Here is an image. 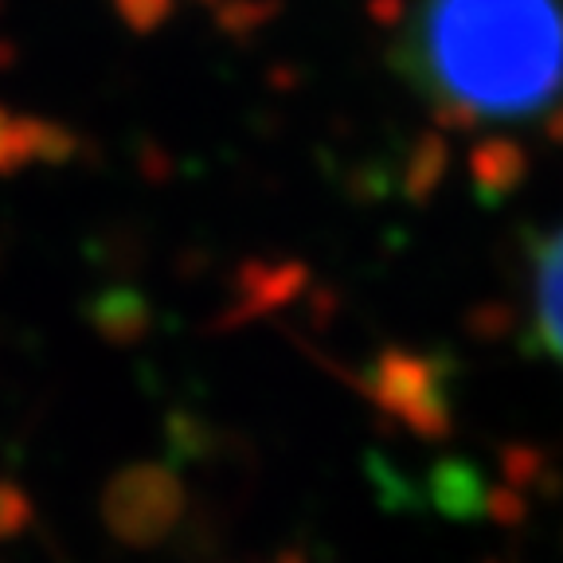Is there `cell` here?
I'll list each match as a JSON object with an SVG mask.
<instances>
[{
    "label": "cell",
    "instance_id": "5b68a950",
    "mask_svg": "<svg viewBox=\"0 0 563 563\" xmlns=\"http://www.w3.org/2000/svg\"><path fill=\"white\" fill-rule=\"evenodd\" d=\"M114 12L133 35H153L173 16V0H114Z\"/></svg>",
    "mask_w": 563,
    "mask_h": 563
},
{
    "label": "cell",
    "instance_id": "ba28073f",
    "mask_svg": "<svg viewBox=\"0 0 563 563\" xmlns=\"http://www.w3.org/2000/svg\"><path fill=\"white\" fill-rule=\"evenodd\" d=\"M12 110H4V106H0V145H4V137H9V125H12Z\"/></svg>",
    "mask_w": 563,
    "mask_h": 563
},
{
    "label": "cell",
    "instance_id": "6da1fadb",
    "mask_svg": "<svg viewBox=\"0 0 563 563\" xmlns=\"http://www.w3.org/2000/svg\"><path fill=\"white\" fill-rule=\"evenodd\" d=\"M396 59L450 130H563V0H404Z\"/></svg>",
    "mask_w": 563,
    "mask_h": 563
},
{
    "label": "cell",
    "instance_id": "277c9868",
    "mask_svg": "<svg viewBox=\"0 0 563 563\" xmlns=\"http://www.w3.org/2000/svg\"><path fill=\"white\" fill-rule=\"evenodd\" d=\"M35 130H40V118H12L9 137L0 145V176H16L35 165Z\"/></svg>",
    "mask_w": 563,
    "mask_h": 563
},
{
    "label": "cell",
    "instance_id": "9c48e42d",
    "mask_svg": "<svg viewBox=\"0 0 563 563\" xmlns=\"http://www.w3.org/2000/svg\"><path fill=\"white\" fill-rule=\"evenodd\" d=\"M200 4H208V0H200Z\"/></svg>",
    "mask_w": 563,
    "mask_h": 563
},
{
    "label": "cell",
    "instance_id": "52a82bcc",
    "mask_svg": "<svg viewBox=\"0 0 563 563\" xmlns=\"http://www.w3.org/2000/svg\"><path fill=\"white\" fill-rule=\"evenodd\" d=\"M16 47H12V40H0V70H12L16 67Z\"/></svg>",
    "mask_w": 563,
    "mask_h": 563
},
{
    "label": "cell",
    "instance_id": "3957f363",
    "mask_svg": "<svg viewBox=\"0 0 563 563\" xmlns=\"http://www.w3.org/2000/svg\"><path fill=\"white\" fill-rule=\"evenodd\" d=\"M79 150H82V137L70 125L40 118V130H35V165L63 168L79 157Z\"/></svg>",
    "mask_w": 563,
    "mask_h": 563
},
{
    "label": "cell",
    "instance_id": "7a4b0ae2",
    "mask_svg": "<svg viewBox=\"0 0 563 563\" xmlns=\"http://www.w3.org/2000/svg\"><path fill=\"white\" fill-rule=\"evenodd\" d=\"M532 325L563 364V228H555L532 255Z\"/></svg>",
    "mask_w": 563,
    "mask_h": 563
},
{
    "label": "cell",
    "instance_id": "8992f818",
    "mask_svg": "<svg viewBox=\"0 0 563 563\" xmlns=\"http://www.w3.org/2000/svg\"><path fill=\"white\" fill-rule=\"evenodd\" d=\"M137 161H141V173L150 176V180H157V176L165 173V165H168V153L157 150V141H145V145H141V153H137Z\"/></svg>",
    "mask_w": 563,
    "mask_h": 563
}]
</instances>
